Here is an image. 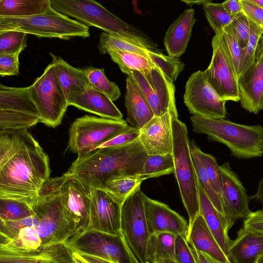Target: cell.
Listing matches in <instances>:
<instances>
[{
  "instance_id": "obj_56",
  "label": "cell",
  "mask_w": 263,
  "mask_h": 263,
  "mask_svg": "<svg viewBox=\"0 0 263 263\" xmlns=\"http://www.w3.org/2000/svg\"><path fill=\"white\" fill-rule=\"evenodd\" d=\"M72 263H89L82 255L76 251L72 250Z\"/></svg>"
},
{
  "instance_id": "obj_49",
  "label": "cell",
  "mask_w": 263,
  "mask_h": 263,
  "mask_svg": "<svg viewBox=\"0 0 263 263\" xmlns=\"http://www.w3.org/2000/svg\"><path fill=\"white\" fill-rule=\"evenodd\" d=\"M140 134V129L130 126L125 130L97 148H104L127 144L137 140L139 138Z\"/></svg>"
},
{
  "instance_id": "obj_12",
  "label": "cell",
  "mask_w": 263,
  "mask_h": 263,
  "mask_svg": "<svg viewBox=\"0 0 263 263\" xmlns=\"http://www.w3.org/2000/svg\"><path fill=\"white\" fill-rule=\"evenodd\" d=\"M64 174L65 178L61 189L62 201L70 235L69 243L88 230L91 187L66 173Z\"/></svg>"
},
{
  "instance_id": "obj_53",
  "label": "cell",
  "mask_w": 263,
  "mask_h": 263,
  "mask_svg": "<svg viewBox=\"0 0 263 263\" xmlns=\"http://www.w3.org/2000/svg\"><path fill=\"white\" fill-rule=\"evenodd\" d=\"M191 249L196 263H221L203 252Z\"/></svg>"
},
{
  "instance_id": "obj_37",
  "label": "cell",
  "mask_w": 263,
  "mask_h": 263,
  "mask_svg": "<svg viewBox=\"0 0 263 263\" xmlns=\"http://www.w3.org/2000/svg\"><path fill=\"white\" fill-rule=\"evenodd\" d=\"M148 57L149 61L172 82L176 80L179 74L184 70V64L179 58L152 51H149Z\"/></svg>"
},
{
  "instance_id": "obj_2",
  "label": "cell",
  "mask_w": 263,
  "mask_h": 263,
  "mask_svg": "<svg viewBox=\"0 0 263 263\" xmlns=\"http://www.w3.org/2000/svg\"><path fill=\"white\" fill-rule=\"evenodd\" d=\"M148 156L139 138L127 144L97 148L78 155L66 173L90 187L103 190L114 177L141 174Z\"/></svg>"
},
{
  "instance_id": "obj_47",
  "label": "cell",
  "mask_w": 263,
  "mask_h": 263,
  "mask_svg": "<svg viewBox=\"0 0 263 263\" xmlns=\"http://www.w3.org/2000/svg\"><path fill=\"white\" fill-rule=\"evenodd\" d=\"M174 259L177 263H196L191 247L184 235L176 236Z\"/></svg>"
},
{
  "instance_id": "obj_26",
  "label": "cell",
  "mask_w": 263,
  "mask_h": 263,
  "mask_svg": "<svg viewBox=\"0 0 263 263\" xmlns=\"http://www.w3.org/2000/svg\"><path fill=\"white\" fill-rule=\"evenodd\" d=\"M186 238L192 249L203 252L221 263H232L199 213L189 227Z\"/></svg>"
},
{
  "instance_id": "obj_14",
  "label": "cell",
  "mask_w": 263,
  "mask_h": 263,
  "mask_svg": "<svg viewBox=\"0 0 263 263\" xmlns=\"http://www.w3.org/2000/svg\"><path fill=\"white\" fill-rule=\"evenodd\" d=\"M139 85L147 100L155 117L171 111L178 117L175 101V87L155 66L143 71L126 70Z\"/></svg>"
},
{
  "instance_id": "obj_39",
  "label": "cell",
  "mask_w": 263,
  "mask_h": 263,
  "mask_svg": "<svg viewBox=\"0 0 263 263\" xmlns=\"http://www.w3.org/2000/svg\"><path fill=\"white\" fill-rule=\"evenodd\" d=\"M90 86L107 96L112 102L120 96L118 86L106 77L103 68L88 67L85 69Z\"/></svg>"
},
{
  "instance_id": "obj_42",
  "label": "cell",
  "mask_w": 263,
  "mask_h": 263,
  "mask_svg": "<svg viewBox=\"0 0 263 263\" xmlns=\"http://www.w3.org/2000/svg\"><path fill=\"white\" fill-rule=\"evenodd\" d=\"M36 263H72V250L64 243L46 246Z\"/></svg>"
},
{
  "instance_id": "obj_25",
  "label": "cell",
  "mask_w": 263,
  "mask_h": 263,
  "mask_svg": "<svg viewBox=\"0 0 263 263\" xmlns=\"http://www.w3.org/2000/svg\"><path fill=\"white\" fill-rule=\"evenodd\" d=\"M68 105L102 118L118 121L123 120L122 113L113 102L104 93L91 86L73 98Z\"/></svg>"
},
{
  "instance_id": "obj_30",
  "label": "cell",
  "mask_w": 263,
  "mask_h": 263,
  "mask_svg": "<svg viewBox=\"0 0 263 263\" xmlns=\"http://www.w3.org/2000/svg\"><path fill=\"white\" fill-rule=\"evenodd\" d=\"M176 236L168 232H157L151 234L147 248L149 263H155L162 259H174Z\"/></svg>"
},
{
  "instance_id": "obj_27",
  "label": "cell",
  "mask_w": 263,
  "mask_h": 263,
  "mask_svg": "<svg viewBox=\"0 0 263 263\" xmlns=\"http://www.w3.org/2000/svg\"><path fill=\"white\" fill-rule=\"evenodd\" d=\"M263 254V235L243 227L232 240L228 258L232 263H254Z\"/></svg>"
},
{
  "instance_id": "obj_35",
  "label": "cell",
  "mask_w": 263,
  "mask_h": 263,
  "mask_svg": "<svg viewBox=\"0 0 263 263\" xmlns=\"http://www.w3.org/2000/svg\"><path fill=\"white\" fill-rule=\"evenodd\" d=\"M173 173H174L173 156L172 154H167L148 156L141 174L148 179Z\"/></svg>"
},
{
  "instance_id": "obj_17",
  "label": "cell",
  "mask_w": 263,
  "mask_h": 263,
  "mask_svg": "<svg viewBox=\"0 0 263 263\" xmlns=\"http://www.w3.org/2000/svg\"><path fill=\"white\" fill-rule=\"evenodd\" d=\"M224 215L230 229L237 219L247 218L252 212L250 199L237 174L229 162L219 165Z\"/></svg>"
},
{
  "instance_id": "obj_55",
  "label": "cell",
  "mask_w": 263,
  "mask_h": 263,
  "mask_svg": "<svg viewBox=\"0 0 263 263\" xmlns=\"http://www.w3.org/2000/svg\"><path fill=\"white\" fill-rule=\"evenodd\" d=\"M252 198L259 202L263 203V178L260 180L256 193Z\"/></svg>"
},
{
  "instance_id": "obj_34",
  "label": "cell",
  "mask_w": 263,
  "mask_h": 263,
  "mask_svg": "<svg viewBox=\"0 0 263 263\" xmlns=\"http://www.w3.org/2000/svg\"><path fill=\"white\" fill-rule=\"evenodd\" d=\"M98 48L99 52L104 54L111 51H127L140 54L148 60L150 51L105 32L100 34Z\"/></svg>"
},
{
  "instance_id": "obj_40",
  "label": "cell",
  "mask_w": 263,
  "mask_h": 263,
  "mask_svg": "<svg viewBox=\"0 0 263 263\" xmlns=\"http://www.w3.org/2000/svg\"><path fill=\"white\" fill-rule=\"evenodd\" d=\"M206 17L215 34L230 24L235 16L229 15L222 7V3H213L212 1L203 5Z\"/></svg>"
},
{
  "instance_id": "obj_19",
  "label": "cell",
  "mask_w": 263,
  "mask_h": 263,
  "mask_svg": "<svg viewBox=\"0 0 263 263\" xmlns=\"http://www.w3.org/2000/svg\"><path fill=\"white\" fill-rule=\"evenodd\" d=\"M121 206L104 190L91 187L90 222L87 231L110 234L121 232Z\"/></svg>"
},
{
  "instance_id": "obj_13",
  "label": "cell",
  "mask_w": 263,
  "mask_h": 263,
  "mask_svg": "<svg viewBox=\"0 0 263 263\" xmlns=\"http://www.w3.org/2000/svg\"><path fill=\"white\" fill-rule=\"evenodd\" d=\"M73 251L97 256L115 263H140L120 232L110 234L87 231L68 244Z\"/></svg>"
},
{
  "instance_id": "obj_51",
  "label": "cell",
  "mask_w": 263,
  "mask_h": 263,
  "mask_svg": "<svg viewBox=\"0 0 263 263\" xmlns=\"http://www.w3.org/2000/svg\"><path fill=\"white\" fill-rule=\"evenodd\" d=\"M243 227L253 232L263 235V211L252 212L243 220Z\"/></svg>"
},
{
  "instance_id": "obj_61",
  "label": "cell",
  "mask_w": 263,
  "mask_h": 263,
  "mask_svg": "<svg viewBox=\"0 0 263 263\" xmlns=\"http://www.w3.org/2000/svg\"><path fill=\"white\" fill-rule=\"evenodd\" d=\"M261 152H262V153L263 154V137L261 139Z\"/></svg>"
},
{
  "instance_id": "obj_20",
  "label": "cell",
  "mask_w": 263,
  "mask_h": 263,
  "mask_svg": "<svg viewBox=\"0 0 263 263\" xmlns=\"http://www.w3.org/2000/svg\"><path fill=\"white\" fill-rule=\"evenodd\" d=\"M143 199L150 235L157 232H168L176 235L186 236L189 225L178 213L167 204L149 198L144 193Z\"/></svg>"
},
{
  "instance_id": "obj_41",
  "label": "cell",
  "mask_w": 263,
  "mask_h": 263,
  "mask_svg": "<svg viewBox=\"0 0 263 263\" xmlns=\"http://www.w3.org/2000/svg\"><path fill=\"white\" fill-rule=\"evenodd\" d=\"M250 34L248 43L241 51L239 77L245 73L254 63L256 48L263 33V29L251 21H250Z\"/></svg>"
},
{
  "instance_id": "obj_60",
  "label": "cell",
  "mask_w": 263,
  "mask_h": 263,
  "mask_svg": "<svg viewBox=\"0 0 263 263\" xmlns=\"http://www.w3.org/2000/svg\"><path fill=\"white\" fill-rule=\"evenodd\" d=\"M254 263H263V254L259 257Z\"/></svg>"
},
{
  "instance_id": "obj_59",
  "label": "cell",
  "mask_w": 263,
  "mask_h": 263,
  "mask_svg": "<svg viewBox=\"0 0 263 263\" xmlns=\"http://www.w3.org/2000/svg\"><path fill=\"white\" fill-rule=\"evenodd\" d=\"M251 3L263 8V0H249Z\"/></svg>"
},
{
  "instance_id": "obj_6",
  "label": "cell",
  "mask_w": 263,
  "mask_h": 263,
  "mask_svg": "<svg viewBox=\"0 0 263 263\" xmlns=\"http://www.w3.org/2000/svg\"><path fill=\"white\" fill-rule=\"evenodd\" d=\"M174 174L182 203L189 216V227L199 213L197 176L191 156L186 125L172 117Z\"/></svg>"
},
{
  "instance_id": "obj_5",
  "label": "cell",
  "mask_w": 263,
  "mask_h": 263,
  "mask_svg": "<svg viewBox=\"0 0 263 263\" xmlns=\"http://www.w3.org/2000/svg\"><path fill=\"white\" fill-rule=\"evenodd\" d=\"M62 176L50 178L41 188L32 204L40 219L36 230L42 247L70 241L68 226L65 219L62 201Z\"/></svg>"
},
{
  "instance_id": "obj_9",
  "label": "cell",
  "mask_w": 263,
  "mask_h": 263,
  "mask_svg": "<svg viewBox=\"0 0 263 263\" xmlns=\"http://www.w3.org/2000/svg\"><path fill=\"white\" fill-rule=\"evenodd\" d=\"M30 94L41 123L51 127L59 125L69 105L52 63L30 86Z\"/></svg>"
},
{
  "instance_id": "obj_38",
  "label": "cell",
  "mask_w": 263,
  "mask_h": 263,
  "mask_svg": "<svg viewBox=\"0 0 263 263\" xmlns=\"http://www.w3.org/2000/svg\"><path fill=\"white\" fill-rule=\"evenodd\" d=\"M108 54L123 72L126 70L143 71L154 66L147 58L136 53L116 51H111Z\"/></svg>"
},
{
  "instance_id": "obj_28",
  "label": "cell",
  "mask_w": 263,
  "mask_h": 263,
  "mask_svg": "<svg viewBox=\"0 0 263 263\" xmlns=\"http://www.w3.org/2000/svg\"><path fill=\"white\" fill-rule=\"evenodd\" d=\"M59 81L68 104L76 96L90 86L85 69L72 67L65 61L53 53H50Z\"/></svg>"
},
{
  "instance_id": "obj_15",
  "label": "cell",
  "mask_w": 263,
  "mask_h": 263,
  "mask_svg": "<svg viewBox=\"0 0 263 263\" xmlns=\"http://www.w3.org/2000/svg\"><path fill=\"white\" fill-rule=\"evenodd\" d=\"M184 102L190 113L198 116L220 119L226 117L225 104L208 83L203 71L193 73L187 81Z\"/></svg>"
},
{
  "instance_id": "obj_16",
  "label": "cell",
  "mask_w": 263,
  "mask_h": 263,
  "mask_svg": "<svg viewBox=\"0 0 263 263\" xmlns=\"http://www.w3.org/2000/svg\"><path fill=\"white\" fill-rule=\"evenodd\" d=\"M212 45V59L203 71L205 80L222 100L240 101L237 78L222 47L219 32L213 37Z\"/></svg>"
},
{
  "instance_id": "obj_31",
  "label": "cell",
  "mask_w": 263,
  "mask_h": 263,
  "mask_svg": "<svg viewBox=\"0 0 263 263\" xmlns=\"http://www.w3.org/2000/svg\"><path fill=\"white\" fill-rule=\"evenodd\" d=\"M147 179L141 174L119 176L108 180L103 190L122 205L127 197Z\"/></svg>"
},
{
  "instance_id": "obj_29",
  "label": "cell",
  "mask_w": 263,
  "mask_h": 263,
  "mask_svg": "<svg viewBox=\"0 0 263 263\" xmlns=\"http://www.w3.org/2000/svg\"><path fill=\"white\" fill-rule=\"evenodd\" d=\"M50 0H1L0 17H24L44 13Z\"/></svg>"
},
{
  "instance_id": "obj_4",
  "label": "cell",
  "mask_w": 263,
  "mask_h": 263,
  "mask_svg": "<svg viewBox=\"0 0 263 263\" xmlns=\"http://www.w3.org/2000/svg\"><path fill=\"white\" fill-rule=\"evenodd\" d=\"M194 132L208 136L210 140L228 147L232 155L238 159H250L262 155L261 141L263 127L247 125L224 119H211L196 115L191 117Z\"/></svg>"
},
{
  "instance_id": "obj_44",
  "label": "cell",
  "mask_w": 263,
  "mask_h": 263,
  "mask_svg": "<svg viewBox=\"0 0 263 263\" xmlns=\"http://www.w3.org/2000/svg\"><path fill=\"white\" fill-rule=\"evenodd\" d=\"M27 35L14 30L0 32V54L22 52L27 46Z\"/></svg>"
},
{
  "instance_id": "obj_54",
  "label": "cell",
  "mask_w": 263,
  "mask_h": 263,
  "mask_svg": "<svg viewBox=\"0 0 263 263\" xmlns=\"http://www.w3.org/2000/svg\"><path fill=\"white\" fill-rule=\"evenodd\" d=\"M89 263H115L114 262L91 255L80 253Z\"/></svg>"
},
{
  "instance_id": "obj_22",
  "label": "cell",
  "mask_w": 263,
  "mask_h": 263,
  "mask_svg": "<svg viewBox=\"0 0 263 263\" xmlns=\"http://www.w3.org/2000/svg\"><path fill=\"white\" fill-rule=\"evenodd\" d=\"M196 21L194 9H186L167 29L164 44L168 56L178 58L186 51Z\"/></svg>"
},
{
  "instance_id": "obj_33",
  "label": "cell",
  "mask_w": 263,
  "mask_h": 263,
  "mask_svg": "<svg viewBox=\"0 0 263 263\" xmlns=\"http://www.w3.org/2000/svg\"><path fill=\"white\" fill-rule=\"evenodd\" d=\"M222 47L238 79L239 77L242 48L235 34L232 24L219 32Z\"/></svg>"
},
{
  "instance_id": "obj_43",
  "label": "cell",
  "mask_w": 263,
  "mask_h": 263,
  "mask_svg": "<svg viewBox=\"0 0 263 263\" xmlns=\"http://www.w3.org/2000/svg\"><path fill=\"white\" fill-rule=\"evenodd\" d=\"M39 223V218L35 214L19 220H0V243L15 238L22 229L28 227L36 228Z\"/></svg>"
},
{
  "instance_id": "obj_62",
  "label": "cell",
  "mask_w": 263,
  "mask_h": 263,
  "mask_svg": "<svg viewBox=\"0 0 263 263\" xmlns=\"http://www.w3.org/2000/svg\"><path fill=\"white\" fill-rule=\"evenodd\" d=\"M261 210L263 211V208Z\"/></svg>"
},
{
  "instance_id": "obj_57",
  "label": "cell",
  "mask_w": 263,
  "mask_h": 263,
  "mask_svg": "<svg viewBox=\"0 0 263 263\" xmlns=\"http://www.w3.org/2000/svg\"><path fill=\"white\" fill-rule=\"evenodd\" d=\"M182 2L185 3L187 5L191 7L194 5H203L205 3H207L208 2H211L212 1H209V0H200V1H187V0H182L181 1Z\"/></svg>"
},
{
  "instance_id": "obj_50",
  "label": "cell",
  "mask_w": 263,
  "mask_h": 263,
  "mask_svg": "<svg viewBox=\"0 0 263 263\" xmlns=\"http://www.w3.org/2000/svg\"><path fill=\"white\" fill-rule=\"evenodd\" d=\"M242 12L249 20L263 29V8L249 0H240Z\"/></svg>"
},
{
  "instance_id": "obj_8",
  "label": "cell",
  "mask_w": 263,
  "mask_h": 263,
  "mask_svg": "<svg viewBox=\"0 0 263 263\" xmlns=\"http://www.w3.org/2000/svg\"><path fill=\"white\" fill-rule=\"evenodd\" d=\"M123 119L85 115L77 118L69 130L68 147L80 155L96 148L129 127Z\"/></svg>"
},
{
  "instance_id": "obj_23",
  "label": "cell",
  "mask_w": 263,
  "mask_h": 263,
  "mask_svg": "<svg viewBox=\"0 0 263 263\" xmlns=\"http://www.w3.org/2000/svg\"><path fill=\"white\" fill-rule=\"evenodd\" d=\"M198 179V178H197ZM199 214L204 219L210 230L220 248L228 257L232 240L228 235L230 229L224 216L214 206L197 179Z\"/></svg>"
},
{
  "instance_id": "obj_32",
  "label": "cell",
  "mask_w": 263,
  "mask_h": 263,
  "mask_svg": "<svg viewBox=\"0 0 263 263\" xmlns=\"http://www.w3.org/2000/svg\"><path fill=\"white\" fill-rule=\"evenodd\" d=\"M189 146L195 171L199 182L214 206L224 215L222 198L212 185L201 162L198 153L199 147L197 146L193 140L190 141Z\"/></svg>"
},
{
  "instance_id": "obj_3",
  "label": "cell",
  "mask_w": 263,
  "mask_h": 263,
  "mask_svg": "<svg viewBox=\"0 0 263 263\" xmlns=\"http://www.w3.org/2000/svg\"><path fill=\"white\" fill-rule=\"evenodd\" d=\"M57 11L86 26L97 27L120 39L155 52L158 45L143 32L122 21L93 0H50Z\"/></svg>"
},
{
  "instance_id": "obj_46",
  "label": "cell",
  "mask_w": 263,
  "mask_h": 263,
  "mask_svg": "<svg viewBox=\"0 0 263 263\" xmlns=\"http://www.w3.org/2000/svg\"><path fill=\"white\" fill-rule=\"evenodd\" d=\"M236 37L242 49L246 47L250 34V21L241 12L236 15L231 23Z\"/></svg>"
},
{
  "instance_id": "obj_21",
  "label": "cell",
  "mask_w": 263,
  "mask_h": 263,
  "mask_svg": "<svg viewBox=\"0 0 263 263\" xmlns=\"http://www.w3.org/2000/svg\"><path fill=\"white\" fill-rule=\"evenodd\" d=\"M172 114L154 116L140 129L139 139L148 156L172 154Z\"/></svg>"
},
{
  "instance_id": "obj_7",
  "label": "cell",
  "mask_w": 263,
  "mask_h": 263,
  "mask_svg": "<svg viewBox=\"0 0 263 263\" xmlns=\"http://www.w3.org/2000/svg\"><path fill=\"white\" fill-rule=\"evenodd\" d=\"M9 30L64 40L90 35L87 26L60 13L51 6L44 13L38 15L24 17H0V32Z\"/></svg>"
},
{
  "instance_id": "obj_1",
  "label": "cell",
  "mask_w": 263,
  "mask_h": 263,
  "mask_svg": "<svg viewBox=\"0 0 263 263\" xmlns=\"http://www.w3.org/2000/svg\"><path fill=\"white\" fill-rule=\"evenodd\" d=\"M50 174L47 155L27 130H0V198L32 206Z\"/></svg>"
},
{
  "instance_id": "obj_10",
  "label": "cell",
  "mask_w": 263,
  "mask_h": 263,
  "mask_svg": "<svg viewBox=\"0 0 263 263\" xmlns=\"http://www.w3.org/2000/svg\"><path fill=\"white\" fill-rule=\"evenodd\" d=\"M30 94V86L13 87L0 84V130H27L41 123Z\"/></svg>"
},
{
  "instance_id": "obj_11",
  "label": "cell",
  "mask_w": 263,
  "mask_h": 263,
  "mask_svg": "<svg viewBox=\"0 0 263 263\" xmlns=\"http://www.w3.org/2000/svg\"><path fill=\"white\" fill-rule=\"evenodd\" d=\"M138 186L121 206V231L140 263H149L147 248L150 233L145 215L143 193Z\"/></svg>"
},
{
  "instance_id": "obj_24",
  "label": "cell",
  "mask_w": 263,
  "mask_h": 263,
  "mask_svg": "<svg viewBox=\"0 0 263 263\" xmlns=\"http://www.w3.org/2000/svg\"><path fill=\"white\" fill-rule=\"evenodd\" d=\"M125 105L127 110V121L139 129L155 116L143 91L130 76L126 79Z\"/></svg>"
},
{
  "instance_id": "obj_36",
  "label": "cell",
  "mask_w": 263,
  "mask_h": 263,
  "mask_svg": "<svg viewBox=\"0 0 263 263\" xmlns=\"http://www.w3.org/2000/svg\"><path fill=\"white\" fill-rule=\"evenodd\" d=\"M34 215L32 206L26 202L0 198V220H19Z\"/></svg>"
},
{
  "instance_id": "obj_58",
  "label": "cell",
  "mask_w": 263,
  "mask_h": 263,
  "mask_svg": "<svg viewBox=\"0 0 263 263\" xmlns=\"http://www.w3.org/2000/svg\"><path fill=\"white\" fill-rule=\"evenodd\" d=\"M155 263H177L173 258H165L158 260Z\"/></svg>"
},
{
  "instance_id": "obj_18",
  "label": "cell",
  "mask_w": 263,
  "mask_h": 263,
  "mask_svg": "<svg viewBox=\"0 0 263 263\" xmlns=\"http://www.w3.org/2000/svg\"><path fill=\"white\" fill-rule=\"evenodd\" d=\"M241 106L251 113L263 110V33L255 52V60L238 79Z\"/></svg>"
},
{
  "instance_id": "obj_52",
  "label": "cell",
  "mask_w": 263,
  "mask_h": 263,
  "mask_svg": "<svg viewBox=\"0 0 263 263\" xmlns=\"http://www.w3.org/2000/svg\"><path fill=\"white\" fill-rule=\"evenodd\" d=\"M222 7L230 15L235 16L242 12L240 0L226 1L222 3Z\"/></svg>"
},
{
  "instance_id": "obj_45",
  "label": "cell",
  "mask_w": 263,
  "mask_h": 263,
  "mask_svg": "<svg viewBox=\"0 0 263 263\" xmlns=\"http://www.w3.org/2000/svg\"><path fill=\"white\" fill-rule=\"evenodd\" d=\"M198 153L201 162L212 185L221 197V179L219 165L215 158L209 154L204 153L199 147L198 149Z\"/></svg>"
},
{
  "instance_id": "obj_48",
  "label": "cell",
  "mask_w": 263,
  "mask_h": 263,
  "mask_svg": "<svg viewBox=\"0 0 263 263\" xmlns=\"http://www.w3.org/2000/svg\"><path fill=\"white\" fill-rule=\"evenodd\" d=\"M21 52L0 54V75L17 76L19 74V55Z\"/></svg>"
}]
</instances>
